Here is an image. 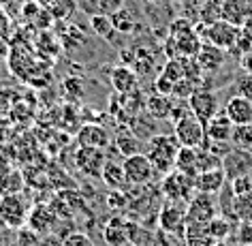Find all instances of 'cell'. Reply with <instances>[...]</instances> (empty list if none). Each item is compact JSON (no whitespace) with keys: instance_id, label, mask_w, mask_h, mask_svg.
Segmentation results:
<instances>
[{"instance_id":"obj_1","label":"cell","mask_w":252,"mask_h":246,"mask_svg":"<svg viewBox=\"0 0 252 246\" xmlns=\"http://www.w3.org/2000/svg\"><path fill=\"white\" fill-rule=\"evenodd\" d=\"M203 41L194 33V26L186 17H178L169 24V35L165 39V54L167 58H197Z\"/></svg>"},{"instance_id":"obj_2","label":"cell","mask_w":252,"mask_h":246,"mask_svg":"<svg viewBox=\"0 0 252 246\" xmlns=\"http://www.w3.org/2000/svg\"><path fill=\"white\" fill-rule=\"evenodd\" d=\"M180 141L171 133H156L148 140V152L146 156L154 165L156 174L167 176L175 169V159L180 154Z\"/></svg>"},{"instance_id":"obj_3","label":"cell","mask_w":252,"mask_h":246,"mask_svg":"<svg viewBox=\"0 0 252 246\" xmlns=\"http://www.w3.org/2000/svg\"><path fill=\"white\" fill-rule=\"evenodd\" d=\"M160 193L165 195L167 201H182V204H188L192 195L197 193L194 191V178L178 172V169H173V172H169L165 178H162Z\"/></svg>"},{"instance_id":"obj_4","label":"cell","mask_w":252,"mask_h":246,"mask_svg":"<svg viewBox=\"0 0 252 246\" xmlns=\"http://www.w3.org/2000/svg\"><path fill=\"white\" fill-rule=\"evenodd\" d=\"M173 135L180 141V146L201 148V143L205 141V124L199 118H194L190 111L184 118H180L178 122H173Z\"/></svg>"},{"instance_id":"obj_5","label":"cell","mask_w":252,"mask_h":246,"mask_svg":"<svg viewBox=\"0 0 252 246\" xmlns=\"http://www.w3.org/2000/svg\"><path fill=\"white\" fill-rule=\"evenodd\" d=\"M216 216V201L212 199V195L194 193L186 206V225L207 227Z\"/></svg>"},{"instance_id":"obj_6","label":"cell","mask_w":252,"mask_h":246,"mask_svg":"<svg viewBox=\"0 0 252 246\" xmlns=\"http://www.w3.org/2000/svg\"><path fill=\"white\" fill-rule=\"evenodd\" d=\"M186 206L182 201H165L158 210V227L169 236H184L186 231Z\"/></svg>"},{"instance_id":"obj_7","label":"cell","mask_w":252,"mask_h":246,"mask_svg":"<svg viewBox=\"0 0 252 246\" xmlns=\"http://www.w3.org/2000/svg\"><path fill=\"white\" fill-rule=\"evenodd\" d=\"M122 167H124L126 182H128L130 186H146L156 176L154 165L150 163L148 156L141 154V152L133 154V156H126V159L122 161Z\"/></svg>"},{"instance_id":"obj_8","label":"cell","mask_w":252,"mask_h":246,"mask_svg":"<svg viewBox=\"0 0 252 246\" xmlns=\"http://www.w3.org/2000/svg\"><path fill=\"white\" fill-rule=\"evenodd\" d=\"M56 225H58V214L54 212V208L49 204L39 201V204L30 206L28 218H26L28 231H32L34 236H49Z\"/></svg>"},{"instance_id":"obj_9","label":"cell","mask_w":252,"mask_h":246,"mask_svg":"<svg viewBox=\"0 0 252 246\" xmlns=\"http://www.w3.org/2000/svg\"><path fill=\"white\" fill-rule=\"evenodd\" d=\"M137 225L124 216H111L103 227V238L107 246H126L135 240Z\"/></svg>"},{"instance_id":"obj_10","label":"cell","mask_w":252,"mask_h":246,"mask_svg":"<svg viewBox=\"0 0 252 246\" xmlns=\"http://www.w3.org/2000/svg\"><path fill=\"white\" fill-rule=\"evenodd\" d=\"M28 210L26 201L20 193L17 195H2L0 197V214H2V220L7 225V229H20V227L26 225L28 218Z\"/></svg>"},{"instance_id":"obj_11","label":"cell","mask_w":252,"mask_h":246,"mask_svg":"<svg viewBox=\"0 0 252 246\" xmlns=\"http://www.w3.org/2000/svg\"><path fill=\"white\" fill-rule=\"evenodd\" d=\"M188 107H190L192 116L199 118L203 124H207L220 111L216 92H214V90H205V88H199V90L194 92L190 99H188Z\"/></svg>"},{"instance_id":"obj_12","label":"cell","mask_w":252,"mask_h":246,"mask_svg":"<svg viewBox=\"0 0 252 246\" xmlns=\"http://www.w3.org/2000/svg\"><path fill=\"white\" fill-rule=\"evenodd\" d=\"M239 33H242V28L235 26V24H231L226 20H218L216 24L207 26V43L224 49V52H231L237 43Z\"/></svg>"},{"instance_id":"obj_13","label":"cell","mask_w":252,"mask_h":246,"mask_svg":"<svg viewBox=\"0 0 252 246\" xmlns=\"http://www.w3.org/2000/svg\"><path fill=\"white\" fill-rule=\"evenodd\" d=\"M222 172L229 182L242 178V176H250L252 174V152L242 150V148H233L222 159Z\"/></svg>"},{"instance_id":"obj_14","label":"cell","mask_w":252,"mask_h":246,"mask_svg":"<svg viewBox=\"0 0 252 246\" xmlns=\"http://www.w3.org/2000/svg\"><path fill=\"white\" fill-rule=\"evenodd\" d=\"M105 150H96V148H77L75 152V165L79 172H84L90 178H100V172L105 167Z\"/></svg>"},{"instance_id":"obj_15","label":"cell","mask_w":252,"mask_h":246,"mask_svg":"<svg viewBox=\"0 0 252 246\" xmlns=\"http://www.w3.org/2000/svg\"><path fill=\"white\" fill-rule=\"evenodd\" d=\"M226 56H229V52H224V49H220L216 45H212V43H203L197 54V65L201 67V71H203V75H212V73H218L220 69L224 67V60Z\"/></svg>"},{"instance_id":"obj_16","label":"cell","mask_w":252,"mask_h":246,"mask_svg":"<svg viewBox=\"0 0 252 246\" xmlns=\"http://www.w3.org/2000/svg\"><path fill=\"white\" fill-rule=\"evenodd\" d=\"M77 143L81 148H96V150H105L111 143V135L109 131L100 124H86L79 129L77 133Z\"/></svg>"},{"instance_id":"obj_17","label":"cell","mask_w":252,"mask_h":246,"mask_svg":"<svg viewBox=\"0 0 252 246\" xmlns=\"http://www.w3.org/2000/svg\"><path fill=\"white\" fill-rule=\"evenodd\" d=\"M222 20L244 28L252 22V0H222Z\"/></svg>"},{"instance_id":"obj_18","label":"cell","mask_w":252,"mask_h":246,"mask_svg":"<svg viewBox=\"0 0 252 246\" xmlns=\"http://www.w3.org/2000/svg\"><path fill=\"white\" fill-rule=\"evenodd\" d=\"M111 86L113 90L120 94H128L139 90V73L135 69H130L128 65H118L111 71Z\"/></svg>"},{"instance_id":"obj_19","label":"cell","mask_w":252,"mask_h":246,"mask_svg":"<svg viewBox=\"0 0 252 246\" xmlns=\"http://www.w3.org/2000/svg\"><path fill=\"white\" fill-rule=\"evenodd\" d=\"M226 184H229V180H226L222 167L212 169V172L197 174V178H194V191L205 193V195H218L220 191H224Z\"/></svg>"},{"instance_id":"obj_20","label":"cell","mask_w":252,"mask_h":246,"mask_svg":"<svg viewBox=\"0 0 252 246\" xmlns=\"http://www.w3.org/2000/svg\"><path fill=\"white\" fill-rule=\"evenodd\" d=\"M224 113L229 116V120L235 127L242 124H252V101L244 97H231L224 105Z\"/></svg>"},{"instance_id":"obj_21","label":"cell","mask_w":252,"mask_h":246,"mask_svg":"<svg viewBox=\"0 0 252 246\" xmlns=\"http://www.w3.org/2000/svg\"><path fill=\"white\" fill-rule=\"evenodd\" d=\"M233 129H235V124L231 122L229 116H226L222 109L205 124V137L212 141H231Z\"/></svg>"},{"instance_id":"obj_22","label":"cell","mask_w":252,"mask_h":246,"mask_svg":"<svg viewBox=\"0 0 252 246\" xmlns=\"http://www.w3.org/2000/svg\"><path fill=\"white\" fill-rule=\"evenodd\" d=\"M173 105H175L173 97H165V94L154 92L152 97L146 99V113L152 120H171Z\"/></svg>"},{"instance_id":"obj_23","label":"cell","mask_w":252,"mask_h":246,"mask_svg":"<svg viewBox=\"0 0 252 246\" xmlns=\"http://www.w3.org/2000/svg\"><path fill=\"white\" fill-rule=\"evenodd\" d=\"M22 17H24V22L32 24L34 28H47V26H52V24H54L52 15H49V11L43 9L39 2H34V0H28V2H24Z\"/></svg>"},{"instance_id":"obj_24","label":"cell","mask_w":252,"mask_h":246,"mask_svg":"<svg viewBox=\"0 0 252 246\" xmlns=\"http://www.w3.org/2000/svg\"><path fill=\"white\" fill-rule=\"evenodd\" d=\"M100 178H103V182L111 188V191H118V188H122L124 184H128V182H126V176H124V167L116 161L105 163L103 172H100Z\"/></svg>"},{"instance_id":"obj_25","label":"cell","mask_w":252,"mask_h":246,"mask_svg":"<svg viewBox=\"0 0 252 246\" xmlns=\"http://www.w3.org/2000/svg\"><path fill=\"white\" fill-rule=\"evenodd\" d=\"M197 159H199V150L197 148H180V154L175 159V169L190 178H197Z\"/></svg>"},{"instance_id":"obj_26","label":"cell","mask_w":252,"mask_h":246,"mask_svg":"<svg viewBox=\"0 0 252 246\" xmlns=\"http://www.w3.org/2000/svg\"><path fill=\"white\" fill-rule=\"evenodd\" d=\"M184 240L186 246H216V242L212 240L205 227H197V225H186Z\"/></svg>"},{"instance_id":"obj_27","label":"cell","mask_w":252,"mask_h":246,"mask_svg":"<svg viewBox=\"0 0 252 246\" xmlns=\"http://www.w3.org/2000/svg\"><path fill=\"white\" fill-rule=\"evenodd\" d=\"M113 143H116V150L124 159L126 156L139 154V140H137V135H130L128 131H120V135L113 140Z\"/></svg>"},{"instance_id":"obj_28","label":"cell","mask_w":252,"mask_h":246,"mask_svg":"<svg viewBox=\"0 0 252 246\" xmlns=\"http://www.w3.org/2000/svg\"><path fill=\"white\" fill-rule=\"evenodd\" d=\"M47 11L56 24H62L77 11V2L75 0H56L52 7H47Z\"/></svg>"},{"instance_id":"obj_29","label":"cell","mask_w":252,"mask_h":246,"mask_svg":"<svg viewBox=\"0 0 252 246\" xmlns=\"http://www.w3.org/2000/svg\"><path fill=\"white\" fill-rule=\"evenodd\" d=\"M90 26H92L94 33H96L98 36H103L105 41H113V36H116V33H118L109 15H92Z\"/></svg>"},{"instance_id":"obj_30","label":"cell","mask_w":252,"mask_h":246,"mask_svg":"<svg viewBox=\"0 0 252 246\" xmlns=\"http://www.w3.org/2000/svg\"><path fill=\"white\" fill-rule=\"evenodd\" d=\"M233 216L242 223H252V193L244 197H233Z\"/></svg>"},{"instance_id":"obj_31","label":"cell","mask_w":252,"mask_h":246,"mask_svg":"<svg viewBox=\"0 0 252 246\" xmlns=\"http://www.w3.org/2000/svg\"><path fill=\"white\" fill-rule=\"evenodd\" d=\"M111 22H113V26H116L118 33H122V35H128V33H133V30L137 28L133 11H126L124 7L120 9L118 13L111 15Z\"/></svg>"},{"instance_id":"obj_32","label":"cell","mask_w":252,"mask_h":246,"mask_svg":"<svg viewBox=\"0 0 252 246\" xmlns=\"http://www.w3.org/2000/svg\"><path fill=\"white\" fill-rule=\"evenodd\" d=\"M231 143H233V148H242V150L252 152V124H242V127L233 129Z\"/></svg>"},{"instance_id":"obj_33","label":"cell","mask_w":252,"mask_h":246,"mask_svg":"<svg viewBox=\"0 0 252 246\" xmlns=\"http://www.w3.org/2000/svg\"><path fill=\"white\" fill-rule=\"evenodd\" d=\"M205 229H207V233L212 236L214 242L218 244V242H224V240L229 238V233H231V223H229L226 218H222V216H216L210 225L205 227Z\"/></svg>"},{"instance_id":"obj_34","label":"cell","mask_w":252,"mask_h":246,"mask_svg":"<svg viewBox=\"0 0 252 246\" xmlns=\"http://www.w3.org/2000/svg\"><path fill=\"white\" fill-rule=\"evenodd\" d=\"M199 150V148H197ZM222 167V159L214 156L212 152L201 148L199 150V159H197V174H203V172H212V169H220Z\"/></svg>"},{"instance_id":"obj_35","label":"cell","mask_w":252,"mask_h":246,"mask_svg":"<svg viewBox=\"0 0 252 246\" xmlns=\"http://www.w3.org/2000/svg\"><path fill=\"white\" fill-rule=\"evenodd\" d=\"M229 188L233 193V197H244V195L252 193V178L250 176H242V178L229 182Z\"/></svg>"},{"instance_id":"obj_36","label":"cell","mask_w":252,"mask_h":246,"mask_svg":"<svg viewBox=\"0 0 252 246\" xmlns=\"http://www.w3.org/2000/svg\"><path fill=\"white\" fill-rule=\"evenodd\" d=\"M62 246H96L92 238L84 231H71L66 238H62Z\"/></svg>"},{"instance_id":"obj_37","label":"cell","mask_w":252,"mask_h":246,"mask_svg":"<svg viewBox=\"0 0 252 246\" xmlns=\"http://www.w3.org/2000/svg\"><path fill=\"white\" fill-rule=\"evenodd\" d=\"M235 86H237V94H239V97L252 101V75L242 71V75H237V79H235Z\"/></svg>"},{"instance_id":"obj_38","label":"cell","mask_w":252,"mask_h":246,"mask_svg":"<svg viewBox=\"0 0 252 246\" xmlns=\"http://www.w3.org/2000/svg\"><path fill=\"white\" fill-rule=\"evenodd\" d=\"M107 206H109L111 210H122V208L128 206V197H126V193L122 188L109 191V195H107Z\"/></svg>"},{"instance_id":"obj_39","label":"cell","mask_w":252,"mask_h":246,"mask_svg":"<svg viewBox=\"0 0 252 246\" xmlns=\"http://www.w3.org/2000/svg\"><path fill=\"white\" fill-rule=\"evenodd\" d=\"M124 7V0H98V15H113Z\"/></svg>"},{"instance_id":"obj_40","label":"cell","mask_w":252,"mask_h":246,"mask_svg":"<svg viewBox=\"0 0 252 246\" xmlns=\"http://www.w3.org/2000/svg\"><path fill=\"white\" fill-rule=\"evenodd\" d=\"M237 242L242 246H252V223H242V225H239Z\"/></svg>"},{"instance_id":"obj_41","label":"cell","mask_w":252,"mask_h":246,"mask_svg":"<svg viewBox=\"0 0 252 246\" xmlns=\"http://www.w3.org/2000/svg\"><path fill=\"white\" fill-rule=\"evenodd\" d=\"M242 71L252 75V49L246 56H242Z\"/></svg>"},{"instance_id":"obj_42","label":"cell","mask_w":252,"mask_h":246,"mask_svg":"<svg viewBox=\"0 0 252 246\" xmlns=\"http://www.w3.org/2000/svg\"><path fill=\"white\" fill-rule=\"evenodd\" d=\"M9 54V47H7V41L0 36V58H4V56Z\"/></svg>"},{"instance_id":"obj_43","label":"cell","mask_w":252,"mask_h":246,"mask_svg":"<svg viewBox=\"0 0 252 246\" xmlns=\"http://www.w3.org/2000/svg\"><path fill=\"white\" fill-rule=\"evenodd\" d=\"M188 2H190L194 9H201V7H203V4L210 2V0H188Z\"/></svg>"},{"instance_id":"obj_44","label":"cell","mask_w":252,"mask_h":246,"mask_svg":"<svg viewBox=\"0 0 252 246\" xmlns=\"http://www.w3.org/2000/svg\"><path fill=\"white\" fill-rule=\"evenodd\" d=\"M34 2H39L43 9H47V7H52V4L56 2V0H34Z\"/></svg>"},{"instance_id":"obj_45","label":"cell","mask_w":252,"mask_h":246,"mask_svg":"<svg viewBox=\"0 0 252 246\" xmlns=\"http://www.w3.org/2000/svg\"><path fill=\"white\" fill-rule=\"evenodd\" d=\"M148 4H154V7H158V4H165L167 0H146Z\"/></svg>"},{"instance_id":"obj_46","label":"cell","mask_w":252,"mask_h":246,"mask_svg":"<svg viewBox=\"0 0 252 246\" xmlns=\"http://www.w3.org/2000/svg\"><path fill=\"white\" fill-rule=\"evenodd\" d=\"M11 2H13V0H0V9H7Z\"/></svg>"},{"instance_id":"obj_47","label":"cell","mask_w":252,"mask_h":246,"mask_svg":"<svg viewBox=\"0 0 252 246\" xmlns=\"http://www.w3.org/2000/svg\"><path fill=\"white\" fill-rule=\"evenodd\" d=\"M0 229H7V225H4V220H2V214H0Z\"/></svg>"},{"instance_id":"obj_48","label":"cell","mask_w":252,"mask_h":246,"mask_svg":"<svg viewBox=\"0 0 252 246\" xmlns=\"http://www.w3.org/2000/svg\"><path fill=\"white\" fill-rule=\"evenodd\" d=\"M171 2H188V0H171Z\"/></svg>"},{"instance_id":"obj_49","label":"cell","mask_w":252,"mask_h":246,"mask_svg":"<svg viewBox=\"0 0 252 246\" xmlns=\"http://www.w3.org/2000/svg\"><path fill=\"white\" fill-rule=\"evenodd\" d=\"M216 246H224V244H222V242H218V244H216Z\"/></svg>"},{"instance_id":"obj_50","label":"cell","mask_w":252,"mask_h":246,"mask_svg":"<svg viewBox=\"0 0 252 246\" xmlns=\"http://www.w3.org/2000/svg\"><path fill=\"white\" fill-rule=\"evenodd\" d=\"M24 2H28V0H24Z\"/></svg>"}]
</instances>
